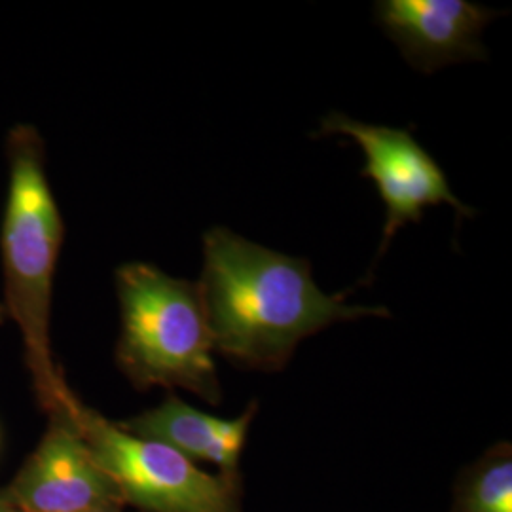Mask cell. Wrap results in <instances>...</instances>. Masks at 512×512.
I'll use <instances>...</instances> for the list:
<instances>
[{"mask_svg": "<svg viewBox=\"0 0 512 512\" xmlns=\"http://www.w3.org/2000/svg\"><path fill=\"white\" fill-rule=\"evenodd\" d=\"M255 412L256 403H251L238 418L224 420L192 408L177 395H167L156 408L118 425L135 437L162 442L194 463H215L220 475L239 476V456Z\"/></svg>", "mask_w": 512, "mask_h": 512, "instance_id": "ba28073f", "label": "cell"}, {"mask_svg": "<svg viewBox=\"0 0 512 512\" xmlns=\"http://www.w3.org/2000/svg\"><path fill=\"white\" fill-rule=\"evenodd\" d=\"M374 14L404 59L421 73L486 59L482 31L501 16L467 0H380Z\"/></svg>", "mask_w": 512, "mask_h": 512, "instance_id": "52a82bcc", "label": "cell"}, {"mask_svg": "<svg viewBox=\"0 0 512 512\" xmlns=\"http://www.w3.org/2000/svg\"><path fill=\"white\" fill-rule=\"evenodd\" d=\"M50 423L35 452L2 490L18 512H95L124 509L118 486L95 461L63 404L48 410Z\"/></svg>", "mask_w": 512, "mask_h": 512, "instance_id": "8992f818", "label": "cell"}, {"mask_svg": "<svg viewBox=\"0 0 512 512\" xmlns=\"http://www.w3.org/2000/svg\"><path fill=\"white\" fill-rule=\"evenodd\" d=\"M6 315H8V313H6V308H4V304H2V302H0V325H2V323H4V319H6Z\"/></svg>", "mask_w": 512, "mask_h": 512, "instance_id": "8fae6325", "label": "cell"}, {"mask_svg": "<svg viewBox=\"0 0 512 512\" xmlns=\"http://www.w3.org/2000/svg\"><path fill=\"white\" fill-rule=\"evenodd\" d=\"M452 512H512V456L499 444L459 480Z\"/></svg>", "mask_w": 512, "mask_h": 512, "instance_id": "9c48e42d", "label": "cell"}, {"mask_svg": "<svg viewBox=\"0 0 512 512\" xmlns=\"http://www.w3.org/2000/svg\"><path fill=\"white\" fill-rule=\"evenodd\" d=\"M95 512H124V509H103V511H95Z\"/></svg>", "mask_w": 512, "mask_h": 512, "instance_id": "7c38bea8", "label": "cell"}, {"mask_svg": "<svg viewBox=\"0 0 512 512\" xmlns=\"http://www.w3.org/2000/svg\"><path fill=\"white\" fill-rule=\"evenodd\" d=\"M319 135H346L365 152L363 177L372 179L385 205L384 255L395 234L408 222H420L427 207L452 205L458 217H475V209L454 196L446 173L408 129L366 124L330 112Z\"/></svg>", "mask_w": 512, "mask_h": 512, "instance_id": "5b68a950", "label": "cell"}, {"mask_svg": "<svg viewBox=\"0 0 512 512\" xmlns=\"http://www.w3.org/2000/svg\"><path fill=\"white\" fill-rule=\"evenodd\" d=\"M10 184L0 232L4 308L25 340L38 397L50 410L63 378L50 351V310L63 219L46 175V152L33 126H16L6 143Z\"/></svg>", "mask_w": 512, "mask_h": 512, "instance_id": "7a4b0ae2", "label": "cell"}, {"mask_svg": "<svg viewBox=\"0 0 512 512\" xmlns=\"http://www.w3.org/2000/svg\"><path fill=\"white\" fill-rule=\"evenodd\" d=\"M10 512H18V511H10Z\"/></svg>", "mask_w": 512, "mask_h": 512, "instance_id": "4fadbf2b", "label": "cell"}, {"mask_svg": "<svg viewBox=\"0 0 512 512\" xmlns=\"http://www.w3.org/2000/svg\"><path fill=\"white\" fill-rule=\"evenodd\" d=\"M213 349L228 361L264 372L287 365L298 344L340 321L387 315L325 294L306 258L283 255L213 226L203 236L198 283Z\"/></svg>", "mask_w": 512, "mask_h": 512, "instance_id": "6da1fadb", "label": "cell"}, {"mask_svg": "<svg viewBox=\"0 0 512 512\" xmlns=\"http://www.w3.org/2000/svg\"><path fill=\"white\" fill-rule=\"evenodd\" d=\"M122 330L116 363L137 389L181 387L220 404L213 338L198 285L145 262L118 268Z\"/></svg>", "mask_w": 512, "mask_h": 512, "instance_id": "3957f363", "label": "cell"}, {"mask_svg": "<svg viewBox=\"0 0 512 512\" xmlns=\"http://www.w3.org/2000/svg\"><path fill=\"white\" fill-rule=\"evenodd\" d=\"M57 401L118 486L126 507L143 512H241L239 476L211 475L162 442L131 435L80 403L67 385Z\"/></svg>", "mask_w": 512, "mask_h": 512, "instance_id": "277c9868", "label": "cell"}, {"mask_svg": "<svg viewBox=\"0 0 512 512\" xmlns=\"http://www.w3.org/2000/svg\"><path fill=\"white\" fill-rule=\"evenodd\" d=\"M10 511H14V509H12V505H10V503H8V499H6V497H4V494H2V492H0V512H10Z\"/></svg>", "mask_w": 512, "mask_h": 512, "instance_id": "30bf717a", "label": "cell"}]
</instances>
